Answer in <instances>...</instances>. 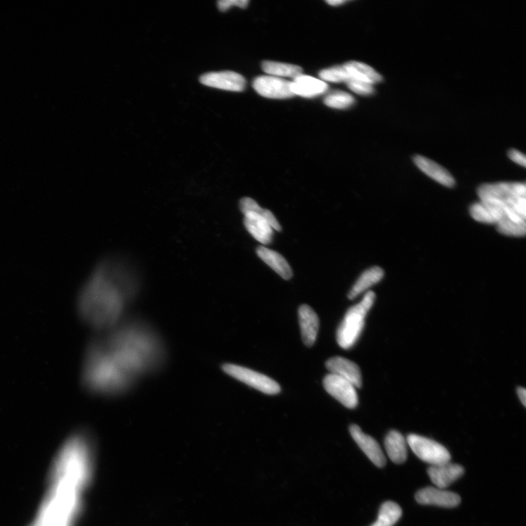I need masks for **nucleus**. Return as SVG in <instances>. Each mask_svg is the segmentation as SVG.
<instances>
[{"label": "nucleus", "mask_w": 526, "mask_h": 526, "mask_svg": "<svg viewBox=\"0 0 526 526\" xmlns=\"http://www.w3.org/2000/svg\"><path fill=\"white\" fill-rule=\"evenodd\" d=\"M350 80L364 82L372 86L382 81V76L374 68L362 63L351 61L344 65Z\"/></svg>", "instance_id": "4be33fe9"}, {"label": "nucleus", "mask_w": 526, "mask_h": 526, "mask_svg": "<svg viewBox=\"0 0 526 526\" xmlns=\"http://www.w3.org/2000/svg\"><path fill=\"white\" fill-rule=\"evenodd\" d=\"M508 156L510 159L515 163L524 168L526 166L525 156L522 152L513 149L508 152Z\"/></svg>", "instance_id": "2f4dec72"}, {"label": "nucleus", "mask_w": 526, "mask_h": 526, "mask_svg": "<svg viewBox=\"0 0 526 526\" xmlns=\"http://www.w3.org/2000/svg\"><path fill=\"white\" fill-rule=\"evenodd\" d=\"M223 370L225 374L251 387L268 395L280 393V384L274 380L252 370L238 365L225 364Z\"/></svg>", "instance_id": "39448f33"}, {"label": "nucleus", "mask_w": 526, "mask_h": 526, "mask_svg": "<svg viewBox=\"0 0 526 526\" xmlns=\"http://www.w3.org/2000/svg\"><path fill=\"white\" fill-rule=\"evenodd\" d=\"M517 393H518V396L520 401L522 402V403L523 404V406H525V403H526V391H525V389L523 388V387H520L517 389Z\"/></svg>", "instance_id": "473e14b6"}, {"label": "nucleus", "mask_w": 526, "mask_h": 526, "mask_svg": "<svg viewBox=\"0 0 526 526\" xmlns=\"http://www.w3.org/2000/svg\"><path fill=\"white\" fill-rule=\"evenodd\" d=\"M324 104L330 108L344 109L352 106L355 104V99L349 93L337 91L327 95Z\"/></svg>", "instance_id": "bb28decb"}, {"label": "nucleus", "mask_w": 526, "mask_h": 526, "mask_svg": "<svg viewBox=\"0 0 526 526\" xmlns=\"http://www.w3.org/2000/svg\"><path fill=\"white\" fill-rule=\"evenodd\" d=\"M414 163L427 177H430L437 182L447 187L455 186L456 181L453 175L437 163L421 155L415 156Z\"/></svg>", "instance_id": "a211bd4d"}, {"label": "nucleus", "mask_w": 526, "mask_h": 526, "mask_svg": "<svg viewBox=\"0 0 526 526\" xmlns=\"http://www.w3.org/2000/svg\"><path fill=\"white\" fill-rule=\"evenodd\" d=\"M325 391L349 408H355L358 404L356 387L347 380L329 374L323 380Z\"/></svg>", "instance_id": "6e6552de"}, {"label": "nucleus", "mask_w": 526, "mask_h": 526, "mask_svg": "<svg viewBox=\"0 0 526 526\" xmlns=\"http://www.w3.org/2000/svg\"><path fill=\"white\" fill-rule=\"evenodd\" d=\"M497 230L502 235L523 237L525 235V223H515L511 220H503L496 225Z\"/></svg>", "instance_id": "c85d7f7f"}, {"label": "nucleus", "mask_w": 526, "mask_h": 526, "mask_svg": "<svg viewBox=\"0 0 526 526\" xmlns=\"http://www.w3.org/2000/svg\"><path fill=\"white\" fill-rule=\"evenodd\" d=\"M167 358V346L158 329L141 318L127 317L96 333L89 342L82 363V384L94 396H121L142 379L160 371Z\"/></svg>", "instance_id": "f257e3e1"}, {"label": "nucleus", "mask_w": 526, "mask_h": 526, "mask_svg": "<svg viewBox=\"0 0 526 526\" xmlns=\"http://www.w3.org/2000/svg\"><path fill=\"white\" fill-rule=\"evenodd\" d=\"M94 446L86 432L71 435L54 461L46 494L29 526H75L93 478Z\"/></svg>", "instance_id": "f03ea898"}, {"label": "nucleus", "mask_w": 526, "mask_h": 526, "mask_svg": "<svg viewBox=\"0 0 526 526\" xmlns=\"http://www.w3.org/2000/svg\"><path fill=\"white\" fill-rule=\"evenodd\" d=\"M319 76L324 82L346 83L350 80V76L344 65L323 70L320 72Z\"/></svg>", "instance_id": "cd10ccee"}, {"label": "nucleus", "mask_w": 526, "mask_h": 526, "mask_svg": "<svg viewBox=\"0 0 526 526\" xmlns=\"http://www.w3.org/2000/svg\"><path fill=\"white\" fill-rule=\"evenodd\" d=\"M326 3L332 6H338L344 4L346 1H344V0H329V1H326Z\"/></svg>", "instance_id": "72a5a7b5"}, {"label": "nucleus", "mask_w": 526, "mask_h": 526, "mask_svg": "<svg viewBox=\"0 0 526 526\" xmlns=\"http://www.w3.org/2000/svg\"><path fill=\"white\" fill-rule=\"evenodd\" d=\"M244 225L251 235L263 244H269L273 239V228L256 213L244 214Z\"/></svg>", "instance_id": "6ab92c4d"}, {"label": "nucleus", "mask_w": 526, "mask_h": 526, "mask_svg": "<svg viewBox=\"0 0 526 526\" xmlns=\"http://www.w3.org/2000/svg\"><path fill=\"white\" fill-rule=\"evenodd\" d=\"M401 516L400 506L393 501H387L382 505L378 518L371 526H394Z\"/></svg>", "instance_id": "393cba45"}, {"label": "nucleus", "mask_w": 526, "mask_h": 526, "mask_svg": "<svg viewBox=\"0 0 526 526\" xmlns=\"http://www.w3.org/2000/svg\"><path fill=\"white\" fill-rule=\"evenodd\" d=\"M384 275V270L380 267L375 266L366 270L349 292L348 298L350 300L356 299L369 287L380 282Z\"/></svg>", "instance_id": "5701e85b"}, {"label": "nucleus", "mask_w": 526, "mask_h": 526, "mask_svg": "<svg viewBox=\"0 0 526 526\" xmlns=\"http://www.w3.org/2000/svg\"><path fill=\"white\" fill-rule=\"evenodd\" d=\"M351 436L360 446L366 456L379 468L386 464V458L378 442L372 437L364 434L357 425H352L349 427Z\"/></svg>", "instance_id": "9b49d317"}, {"label": "nucleus", "mask_w": 526, "mask_h": 526, "mask_svg": "<svg viewBox=\"0 0 526 526\" xmlns=\"http://www.w3.org/2000/svg\"><path fill=\"white\" fill-rule=\"evenodd\" d=\"M262 68L268 75L289 77L292 79L303 73V69L298 65L277 62L265 61L263 63Z\"/></svg>", "instance_id": "a878e982"}, {"label": "nucleus", "mask_w": 526, "mask_h": 526, "mask_svg": "<svg viewBox=\"0 0 526 526\" xmlns=\"http://www.w3.org/2000/svg\"><path fill=\"white\" fill-rule=\"evenodd\" d=\"M427 474L438 489H444L463 475L464 469L461 465L448 462L432 465Z\"/></svg>", "instance_id": "4468645a"}, {"label": "nucleus", "mask_w": 526, "mask_h": 526, "mask_svg": "<svg viewBox=\"0 0 526 526\" xmlns=\"http://www.w3.org/2000/svg\"><path fill=\"white\" fill-rule=\"evenodd\" d=\"M375 294L369 291L358 304L351 307L337 330L339 345L348 349L355 345L364 327L365 319L375 301Z\"/></svg>", "instance_id": "20e7f679"}, {"label": "nucleus", "mask_w": 526, "mask_h": 526, "mask_svg": "<svg viewBox=\"0 0 526 526\" xmlns=\"http://www.w3.org/2000/svg\"><path fill=\"white\" fill-rule=\"evenodd\" d=\"M249 4V0H225V1H219L218 3L219 9L225 12L230 9L232 6H237L241 8H246Z\"/></svg>", "instance_id": "7c9ffc66"}, {"label": "nucleus", "mask_w": 526, "mask_h": 526, "mask_svg": "<svg viewBox=\"0 0 526 526\" xmlns=\"http://www.w3.org/2000/svg\"><path fill=\"white\" fill-rule=\"evenodd\" d=\"M200 82L207 87L232 92H242L245 89L244 77L235 72L209 73L201 75Z\"/></svg>", "instance_id": "9d476101"}, {"label": "nucleus", "mask_w": 526, "mask_h": 526, "mask_svg": "<svg viewBox=\"0 0 526 526\" xmlns=\"http://www.w3.org/2000/svg\"><path fill=\"white\" fill-rule=\"evenodd\" d=\"M240 208L244 214L256 213L263 218L273 228L277 231H281L282 227L278 220L270 211L262 208L258 203L250 198H244L240 201Z\"/></svg>", "instance_id": "b1692460"}, {"label": "nucleus", "mask_w": 526, "mask_h": 526, "mask_svg": "<svg viewBox=\"0 0 526 526\" xmlns=\"http://www.w3.org/2000/svg\"><path fill=\"white\" fill-rule=\"evenodd\" d=\"M349 89L360 95H370L375 92L374 86L354 80H349L346 83Z\"/></svg>", "instance_id": "c756f323"}, {"label": "nucleus", "mask_w": 526, "mask_h": 526, "mask_svg": "<svg viewBox=\"0 0 526 526\" xmlns=\"http://www.w3.org/2000/svg\"><path fill=\"white\" fill-rule=\"evenodd\" d=\"M407 444L413 452L422 461L432 465H440L450 462L451 456L441 444L416 434L408 435Z\"/></svg>", "instance_id": "0eeeda50"}, {"label": "nucleus", "mask_w": 526, "mask_h": 526, "mask_svg": "<svg viewBox=\"0 0 526 526\" xmlns=\"http://www.w3.org/2000/svg\"><path fill=\"white\" fill-rule=\"evenodd\" d=\"M257 254L273 270L284 280H288L292 277V268L284 258L278 252L265 246L257 249Z\"/></svg>", "instance_id": "aec40b11"}, {"label": "nucleus", "mask_w": 526, "mask_h": 526, "mask_svg": "<svg viewBox=\"0 0 526 526\" xmlns=\"http://www.w3.org/2000/svg\"><path fill=\"white\" fill-rule=\"evenodd\" d=\"M299 323L303 343L307 346H313L318 337L320 320L315 311L308 305L300 307Z\"/></svg>", "instance_id": "dca6fc26"}, {"label": "nucleus", "mask_w": 526, "mask_h": 526, "mask_svg": "<svg viewBox=\"0 0 526 526\" xmlns=\"http://www.w3.org/2000/svg\"><path fill=\"white\" fill-rule=\"evenodd\" d=\"M386 452L394 463H403L407 458V442L403 435L396 431L389 432L384 440Z\"/></svg>", "instance_id": "412c9836"}, {"label": "nucleus", "mask_w": 526, "mask_h": 526, "mask_svg": "<svg viewBox=\"0 0 526 526\" xmlns=\"http://www.w3.org/2000/svg\"><path fill=\"white\" fill-rule=\"evenodd\" d=\"M137 270L117 258L101 261L84 283L76 301L77 314L89 327L103 332L128 317L141 291Z\"/></svg>", "instance_id": "7ed1b4c3"}, {"label": "nucleus", "mask_w": 526, "mask_h": 526, "mask_svg": "<svg viewBox=\"0 0 526 526\" xmlns=\"http://www.w3.org/2000/svg\"><path fill=\"white\" fill-rule=\"evenodd\" d=\"M417 501L422 505H434L442 508H453L461 503V497L457 494L444 489L427 487L418 491L415 496Z\"/></svg>", "instance_id": "f8f14e48"}, {"label": "nucleus", "mask_w": 526, "mask_h": 526, "mask_svg": "<svg viewBox=\"0 0 526 526\" xmlns=\"http://www.w3.org/2000/svg\"><path fill=\"white\" fill-rule=\"evenodd\" d=\"M330 374L342 377L356 388L362 386V376L359 366L353 361L342 357L329 359L325 363Z\"/></svg>", "instance_id": "ddd939ff"}, {"label": "nucleus", "mask_w": 526, "mask_h": 526, "mask_svg": "<svg viewBox=\"0 0 526 526\" xmlns=\"http://www.w3.org/2000/svg\"><path fill=\"white\" fill-rule=\"evenodd\" d=\"M253 87L267 99H286L295 96L292 92V82L275 76H259L253 82Z\"/></svg>", "instance_id": "1a4fd4ad"}, {"label": "nucleus", "mask_w": 526, "mask_h": 526, "mask_svg": "<svg viewBox=\"0 0 526 526\" xmlns=\"http://www.w3.org/2000/svg\"><path fill=\"white\" fill-rule=\"evenodd\" d=\"M481 201H495L511 205L526 199L525 183H497L482 184L478 188Z\"/></svg>", "instance_id": "423d86ee"}, {"label": "nucleus", "mask_w": 526, "mask_h": 526, "mask_svg": "<svg viewBox=\"0 0 526 526\" xmlns=\"http://www.w3.org/2000/svg\"><path fill=\"white\" fill-rule=\"evenodd\" d=\"M470 211L472 218L482 223L496 225L505 218L502 206L496 201H480L472 205Z\"/></svg>", "instance_id": "2eb2a0df"}, {"label": "nucleus", "mask_w": 526, "mask_h": 526, "mask_svg": "<svg viewBox=\"0 0 526 526\" xmlns=\"http://www.w3.org/2000/svg\"><path fill=\"white\" fill-rule=\"evenodd\" d=\"M328 85L313 76L300 75L292 82V92L306 99H313L326 92Z\"/></svg>", "instance_id": "f3484780"}]
</instances>
